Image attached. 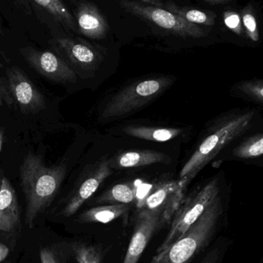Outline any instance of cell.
<instances>
[{
  "instance_id": "cell-35",
  "label": "cell",
  "mask_w": 263,
  "mask_h": 263,
  "mask_svg": "<svg viewBox=\"0 0 263 263\" xmlns=\"http://www.w3.org/2000/svg\"><path fill=\"white\" fill-rule=\"evenodd\" d=\"M262 263H263V259H262Z\"/></svg>"
},
{
  "instance_id": "cell-31",
  "label": "cell",
  "mask_w": 263,
  "mask_h": 263,
  "mask_svg": "<svg viewBox=\"0 0 263 263\" xmlns=\"http://www.w3.org/2000/svg\"><path fill=\"white\" fill-rule=\"evenodd\" d=\"M202 1L206 2V3H213V4H216V3H227V2L230 1V0H202Z\"/></svg>"
},
{
  "instance_id": "cell-13",
  "label": "cell",
  "mask_w": 263,
  "mask_h": 263,
  "mask_svg": "<svg viewBox=\"0 0 263 263\" xmlns=\"http://www.w3.org/2000/svg\"><path fill=\"white\" fill-rule=\"evenodd\" d=\"M111 173L110 161H104L99 163L94 170L85 176L84 179L75 189L70 199L62 210V216L64 217L73 216L80 207L97 192L104 180L110 176Z\"/></svg>"
},
{
  "instance_id": "cell-18",
  "label": "cell",
  "mask_w": 263,
  "mask_h": 263,
  "mask_svg": "<svg viewBox=\"0 0 263 263\" xmlns=\"http://www.w3.org/2000/svg\"><path fill=\"white\" fill-rule=\"evenodd\" d=\"M123 133L132 137L154 142H167L182 134V130L176 128L151 127L129 126L123 128Z\"/></svg>"
},
{
  "instance_id": "cell-9",
  "label": "cell",
  "mask_w": 263,
  "mask_h": 263,
  "mask_svg": "<svg viewBox=\"0 0 263 263\" xmlns=\"http://www.w3.org/2000/svg\"><path fill=\"white\" fill-rule=\"evenodd\" d=\"M26 63L40 75L58 83L77 81V72L63 59L48 51L39 50L31 46L20 49Z\"/></svg>"
},
{
  "instance_id": "cell-12",
  "label": "cell",
  "mask_w": 263,
  "mask_h": 263,
  "mask_svg": "<svg viewBox=\"0 0 263 263\" xmlns=\"http://www.w3.org/2000/svg\"><path fill=\"white\" fill-rule=\"evenodd\" d=\"M162 227L163 222L159 213L141 210L136 217L134 233L123 263H137L152 236Z\"/></svg>"
},
{
  "instance_id": "cell-33",
  "label": "cell",
  "mask_w": 263,
  "mask_h": 263,
  "mask_svg": "<svg viewBox=\"0 0 263 263\" xmlns=\"http://www.w3.org/2000/svg\"><path fill=\"white\" fill-rule=\"evenodd\" d=\"M3 176H2L1 175V172H0V183H1L2 178H3Z\"/></svg>"
},
{
  "instance_id": "cell-11",
  "label": "cell",
  "mask_w": 263,
  "mask_h": 263,
  "mask_svg": "<svg viewBox=\"0 0 263 263\" xmlns=\"http://www.w3.org/2000/svg\"><path fill=\"white\" fill-rule=\"evenodd\" d=\"M232 161L263 167V128L241 136L216 157L219 163Z\"/></svg>"
},
{
  "instance_id": "cell-20",
  "label": "cell",
  "mask_w": 263,
  "mask_h": 263,
  "mask_svg": "<svg viewBox=\"0 0 263 263\" xmlns=\"http://www.w3.org/2000/svg\"><path fill=\"white\" fill-rule=\"evenodd\" d=\"M163 6L166 10L179 15L182 20L192 24L212 26H214L216 22V15L210 11L181 6L173 2H168Z\"/></svg>"
},
{
  "instance_id": "cell-6",
  "label": "cell",
  "mask_w": 263,
  "mask_h": 263,
  "mask_svg": "<svg viewBox=\"0 0 263 263\" xmlns=\"http://www.w3.org/2000/svg\"><path fill=\"white\" fill-rule=\"evenodd\" d=\"M120 6L129 13L177 36L198 39L206 35L200 26L188 23L179 15L161 7L129 0H122Z\"/></svg>"
},
{
  "instance_id": "cell-7",
  "label": "cell",
  "mask_w": 263,
  "mask_h": 263,
  "mask_svg": "<svg viewBox=\"0 0 263 263\" xmlns=\"http://www.w3.org/2000/svg\"><path fill=\"white\" fill-rule=\"evenodd\" d=\"M6 89L0 86L1 93L6 92L9 104L18 105L24 114H33L45 107L44 97L26 74L17 66L6 69Z\"/></svg>"
},
{
  "instance_id": "cell-24",
  "label": "cell",
  "mask_w": 263,
  "mask_h": 263,
  "mask_svg": "<svg viewBox=\"0 0 263 263\" xmlns=\"http://www.w3.org/2000/svg\"><path fill=\"white\" fill-rule=\"evenodd\" d=\"M242 22L245 28L246 35L252 41L256 42L259 40V28L257 21L251 6H247L242 11Z\"/></svg>"
},
{
  "instance_id": "cell-10",
  "label": "cell",
  "mask_w": 263,
  "mask_h": 263,
  "mask_svg": "<svg viewBox=\"0 0 263 263\" xmlns=\"http://www.w3.org/2000/svg\"><path fill=\"white\" fill-rule=\"evenodd\" d=\"M55 43L68 61L80 72H95L104 60L100 49L81 39L59 37Z\"/></svg>"
},
{
  "instance_id": "cell-36",
  "label": "cell",
  "mask_w": 263,
  "mask_h": 263,
  "mask_svg": "<svg viewBox=\"0 0 263 263\" xmlns=\"http://www.w3.org/2000/svg\"><path fill=\"white\" fill-rule=\"evenodd\" d=\"M262 80V81H263V80Z\"/></svg>"
},
{
  "instance_id": "cell-5",
  "label": "cell",
  "mask_w": 263,
  "mask_h": 263,
  "mask_svg": "<svg viewBox=\"0 0 263 263\" xmlns=\"http://www.w3.org/2000/svg\"><path fill=\"white\" fill-rule=\"evenodd\" d=\"M173 79L153 77L136 82L116 93L102 111L101 120H115L136 112L159 97L173 84Z\"/></svg>"
},
{
  "instance_id": "cell-17",
  "label": "cell",
  "mask_w": 263,
  "mask_h": 263,
  "mask_svg": "<svg viewBox=\"0 0 263 263\" xmlns=\"http://www.w3.org/2000/svg\"><path fill=\"white\" fill-rule=\"evenodd\" d=\"M168 156L159 152L139 150L122 153L116 159L115 167L119 168H136L153 164L162 163Z\"/></svg>"
},
{
  "instance_id": "cell-32",
  "label": "cell",
  "mask_w": 263,
  "mask_h": 263,
  "mask_svg": "<svg viewBox=\"0 0 263 263\" xmlns=\"http://www.w3.org/2000/svg\"><path fill=\"white\" fill-rule=\"evenodd\" d=\"M3 104V97H2L1 90H0V106Z\"/></svg>"
},
{
  "instance_id": "cell-29",
  "label": "cell",
  "mask_w": 263,
  "mask_h": 263,
  "mask_svg": "<svg viewBox=\"0 0 263 263\" xmlns=\"http://www.w3.org/2000/svg\"><path fill=\"white\" fill-rule=\"evenodd\" d=\"M139 1L142 2L144 3H147L148 5H152L153 6H157V7H161L163 6L162 3H161V0H139Z\"/></svg>"
},
{
  "instance_id": "cell-30",
  "label": "cell",
  "mask_w": 263,
  "mask_h": 263,
  "mask_svg": "<svg viewBox=\"0 0 263 263\" xmlns=\"http://www.w3.org/2000/svg\"><path fill=\"white\" fill-rule=\"evenodd\" d=\"M5 139V132L4 129L0 128V152H1L2 146H3V142Z\"/></svg>"
},
{
  "instance_id": "cell-15",
  "label": "cell",
  "mask_w": 263,
  "mask_h": 263,
  "mask_svg": "<svg viewBox=\"0 0 263 263\" xmlns=\"http://www.w3.org/2000/svg\"><path fill=\"white\" fill-rule=\"evenodd\" d=\"M21 227L18 197L13 185L3 176L0 183V231L14 233Z\"/></svg>"
},
{
  "instance_id": "cell-26",
  "label": "cell",
  "mask_w": 263,
  "mask_h": 263,
  "mask_svg": "<svg viewBox=\"0 0 263 263\" xmlns=\"http://www.w3.org/2000/svg\"><path fill=\"white\" fill-rule=\"evenodd\" d=\"M223 20L226 26L237 35H243V25L240 15L235 11H226L223 14Z\"/></svg>"
},
{
  "instance_id": "cell-1",
  "label": "cell",
  "mask_w": 263,
  "mask_h": 263,
  "mask_svg": "<svg viewBox=\"0 0 263 263\" xmlns=\"http://www.w3.org/2000/svg\"><path fill=\"white\" fill-rule=\"evenodd\" d=\"M263 128V117L256 108H236L221 114L209 125L194 153L181 170L179 178L185 184L213 159L243 135Z\"/></svg>"
},
{
  "instance_id": "cell-16",
  "label": "cell",
  "mask_w": 263,
  "mask_h": 263,
  "mask_svg": "<svg viewBox=\"0 0 263 263\" xmlns=\"http://www.w3.org/2000/svg\"><path fill=\"white\" fill-rule=\"evenodd\" d=\"M129 204H114L94 207L86 210L79 216L77 222L80 223H109L129 212Z\"/></svg>"
},
{
  "instance_id": "cell-8",
  "label": "cell",
  "mask_w": 263,
  "mask_h": 263,
  "mask_svg": "<svg viewBox=\"0 0 263 263\" xmlns=\"http://www.w3.org/2000/svg\"><path fill=\"white\" fill-rule=\"evenodd\" d=\"M185 186L181 179L160 182L144 199L141 208L159 213L163 225H168L183 202Z\"/></svg>"
},
{
  "instance_id": "cell-2",
  "label": "cell",
  "mask_w": 263,
  "mask_h": 263,
  "mask_svg": "<svg viewBox=\"0 0 263 263\" xmlns=\"http://www.w3.org/2000/svg\"><path fill=\"white\" fill-rule=\"evenodd\" d=\"M63 165L46 166L43 159L29 152L20 165V185L26 202V225L33 227L39 215L52 203L65 177Z\"/></svg>"
},
{
  "instance_id": "cell-28",
  "label": "cell",
  "mask_w": 263,
  "mask_h": 263,
  "mask_svg": "<svg viewBox=\"0 0 263 263\" xmlns=\"http://www.w3.org/2000/svg\"><path fill=\"white\" fill-rule=\"evenodd\" d=\"M9 250L7 247L3 245V244L0 243V262H3L8 255H9Z\"/></svg>"
},
{
  "instance_id": "cell-22",
  "label": "cell",
  "mask_w": 263,
  "mask_h": 263,
  "mask_svg": "<svg viewBox=\"0 0 263 263\" xmlns=\"http://www.w3.org/2000/svg\"><path fill=\"white\" fill-rule=\"evenodd\" d=\"M136 199V189L130 183H121L103 193L98 199V203L129 204Z\"/></svg>"
},
{
  "instance_id": "cell-34",
  "label": "cell",
  "mask_w": 263,
  "mask_h": 263,
  "mask_svg": "<svg viewBox=\"0 0 263 263\" xmlns=\"http://www.w3.org/2000/svg\"><path fill=\"white\" fill-rule=\"evenodd\" d=\"M2 32H3V30H2L1 23H0V34H2Z\"/></svg>"
},
{
  "instance_id": "cell-21",
  "label": "cell",
  "mask_w": 263,
  "mask_h": 263,
  "mask_svg": "<svg viewBox=\"0 0 263 263\" xmlns=\"http://www.w3.org/2000/svg\"><path fill=\"white\" fill-rule=\"evenodd\" d=\"M49 12L59 23L72 31L77 29V22L67 6L62 0H33Z\"/></svg>"
},
{
  "instance_id": "cell-23",
  "label": "cell",
  "mask_w": 263,
  "mask_h": 263,
  "mask_svg": "<svg viewBox=\"0 0 263 263\" xmlns=\"http://www.w3.org/2000/svg\"><path fill=\"white\" fill-rule=\"evenodd\" d=\"M78 263H103V255L99 247L84 242H76L72 246Z\"/></svg>"
},
{
  "instance_id": "cell-25",
  "label": "cell",
  "mask_w": 263,
  "mask_h": 263,
  "mask_svg": "<svg viewBox=\"0 0 263 263\" xmlns=\"http://www.w3.org/2000/svg\"><path fill=\"white\" fill-rule=\"evenodd\" d=\"M229 247V239L220 238L199 263H222Z\"/></svg>"
},
{
  "instance_id": "cell-27",
  "label": "cell",
  "mask_w": 263,
  "mask_h": 263,
  "mask_svg": "<svg viewBox=\"0 0 263 263\" xmlns=\"http://www.w3.org/2000/svg\"><path fill=\"white\" fill-rule=\"evenodd\" d=\"M40 260L41 263H59L53 251L49 248H43L40 250Z\"/></svg>"
},
{
  "instance_id": "cell-19",
  "label": "cell",
  "mask_w": 263,
  "mask_h": 263,
  "mask_svg": "<svg viewBox=\"0 0 263 263\" xmlns=\"http://www.w3.org/2000/svg\"><path fill=\"white\" fill-rule=\"evenodd\" d=\"M230 94L235 98L254 103L263 108V81L262 80H244L230 88Z\"/></svg>"
},
{
  "instance_id": "cell-3",
  "label": "cell",
  "mask_w": 263,
  "mask_h": 263,
  "mask_svg": "<svg viewBox=\"0 0 263 263\" xmlns=\"http://www.w3.org/2000/svg\"><path fill=\"white\" fill-rule=\"evenodd\" d=\"M227 193L222 192L180 239L156 254L149 263H189L205 248L225 215Z\"/></svg>"
},
{
  "instance_id": "cell-14",
  "label": "cell",
  "mask_w": 263,
  "mask_h": 263,
  "mask_svg": "<svg viewBox=\"0 0 263 263\" xmlns=\"http://www.w3.org/2000/svg\"><path fill=\"white\" fill-rule=\"evenodd\" d=\"M76 22L79 32L92 40H102L109 32V25L96 5L83 2L76 10Z\"/></svg>"
},
{
  "instance_id": "cell-4",
  "label": "cell",
  "mask_w": 263,
  "mask_h": 263,
  "mask_svg": "<svg viewBox=\"0 0 263 263\" xmlns=\"http://www.w3.org/2000/svg\"><path fill=\"white\" fill-rule=\"evenodd\" d=\"M226 184L223 173H219L184 199L170 223L166 237L156 250V254L162 253L190 230L212 202L223 192L227 187Z\"/></svg>"
}]
</instances>
